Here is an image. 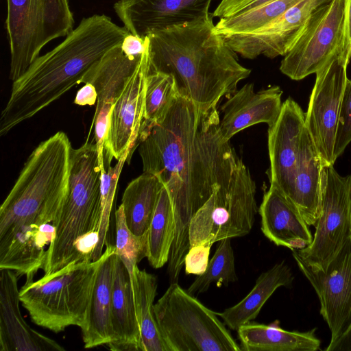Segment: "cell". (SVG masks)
Returning <instances> with one entry per match:
<instances>
[{
  "mask_svg": "<svg viewBox=\"0 0 351 351\" xmlns=\"http://www.w3.org/2000/svg\"><path fill=\"white\" fill-rule=\"evenodd\" d=\"M99 263L100 258L71 263L36 281L25 282L19 290L20 300L32 322L55 333L70 326L81 328Z\"/></svg>",
  "mask_w": 351,
  "mask_h": 351,
  "instance_id": "obj_6",
  "label": "cell"
},
{
  "mask_svg": "<svg viewBox=\"0 0 351 351\" xmlns=\"http://www.w3.org/2000/svg\"><path fill=\"white\" fill-rule=\"evenodd\" d=\"M147 40L146 37L143 39L131 33H129L123 39L121 48L125 55L130 57L141 56L147 49Z\"/></svg>",
  "mask_w": 351,
  "mask_h": 351,
  "instance_id": "obj_40",
  "label": "cell"
},
{
  "mask_svg": "<svg viewBox=\"0 0 351 351\" xmlns=\"http://www.w3.org/2000/svg\"><path fill=\"white\" fill-rule=\"evenodd\" d=\"M131 279L141 331V351H171L160 332L154 313V302L158 287L156 277L136 265L133 269Z\"/></svg>",
  "mask_w": 351,
  "mask_h": 351,
  "instance_id": "obj_29",
  "label": "cell"
},
{
  "mask_svg": "<svg viewBox=\"0 0 351 351\" xmlns=\"http://www.w3.org/2000/svg\"><path fill=\"white\" fill-rule=\"evenodd\" d=\"M5 29L10 51V79L27 70L41 49L66 36L74 19L69 0H6Z\"/></svg>",
  "mask_w": 351,
  "mask_h": 351,
  "instance_id": "obj_8",
  "label": "cell"
},
{
  "mask_svg": "<svg viewBox=\"0 0 351 351\" xmlns=\"http://www.w3.org/2000/svg\"><path fill=\"white\" fill-rule=\"evenodd\" d=\"M178 95L173 77L171 75L152 70L149 64L145 80L144 113L141 132L161 121Z\"/></svg>",
  "mask_w": 351,
  "mask_h": 351,
  "instance_id": "obj_31",
  "label": "cell"
},
{
  "mask_svg": "<svg viewBox=\"0 0 351 351\" xmlns=\"http://www.w3.org/2000/svg\"><path fill=\"white\" fill-rule=\"evenodd\" d=\"M138 146L143 172L156 176L171 198L175 235L167 274L176 282L191 247L192 219L230 180L239 156L222 136L217 108L203 111L179 94L161 121L141 132Z\"/></svg>",
  "mask_w": 351,
  "mask_h": 351,
  "instance_id": "obj_1",
  "label": "cell"
},
{
  "mask_svg": "<svg viewBox=\"0 0 351 351\" xmlns=\"http://www.w3.org/2000/svg\"><path fill=\"white\" fill-rule=\"evenodd\" d=\"M282 95L278 86L255 92L252 83L234 92L221 108L220 130L223 139L230 141L240 131L258 123L272 125L282 109Z\"/></svg>",
  "mask_w": 351,
  "mask_h": 351,
  "instance_id": "obj_20",
  "label": "cell"
},
{
  "mask_svg": "<svg viewBox=\"0 0 351 351\" xmlns=\"http://www.w3.org/2000/svg\"><path fill=\"white\" fill-rule=\"evenodd\" d=\"M261 230L275 245L291 250L308 246L313 240L308 225L295 205L270 185L259 208Z\"/></svg>",
  "mask_w": 351,
  "mask_h": 351,
  "instance_id": "obj_22",
  "label": "cell"
},
{
  "mask_svg": "<svg viewBox=\"0 0 351 351\" xmlns=\"http://www.w3.org/2000/svg\"><path fill=\"white\" fill-rule=\"evenodd\" d=\"M174 235L172 204L163 185L147 234V258L152 267L159 269L168 262Z\"/></svg>",
  "mask_w": 351,
  "mask_h": 351,
  "instance_id": "obj_30",
  "label": "cell"
},
{
  "mask_svg": "<svg viewBox=\"0 0 351 351\" xmlns=\"http://www.w3.org/2000/svg\"><path fill=\"white\" fill-rule=\"evenodd\" d=\"M129 33L106 15L84 18L62 43L39 56L12 82L0 116V135L7 134L82 83L88 71L110 50L121 45Z\"/></svg>",
  "mask_w": 351,
  "mask_h": 351,
  "instance_id": "obj_3",
  "label": "cell"
},
{
  "mask_svg": "<svg viewBox=\"0 0 351 351\" xmlns=\"http://www.w3.org/2000/svg\"><path fill=\"white\" fill-rule=\"evenodd\" d=\"M300 0H274L236 16L219 19L215 30L223 37L249 34L273 21Z\"/></svg>",
  "mask_w": 351,
  "mask_h": 351,
  "instance_id": "obj_32",
  "label": "cell"
},
{
  "mask_svg": "<svg viewBox=\"0 0 351 351\" xmlns=\"http://www.w3.org/2000/svg\"><path fill=\"white\" fill-rule=\"evenodd\" d=\"M293 256L319 298L320 314L335 341L351 324V239L343 245L327 269H313L295 250Z\"/></svg>",
  "mask_w": 351,
  "mask_h": 351,
  "instance_id": "obj_13",
  "label": "cell"
},
{
  "mask_svg": "<svg viewBox=\"0 0 351 351\" xmlns=\"http://www.w3.org/2000/svg\"><path fill=\"white\" fill-rule=\"evenodd\" d=\"M324 165L304 127L289 200L308 226H315L320 215Z\"/></svg>",
  "mask_w": 351,
  "mask_h": 351,
  "instance_id": "obj_25",
  "label": "cell"
},
{
  "mask_svg": "<svg viewBox=\"0 0 351 351\" xmlns=\"http://www.w3.org/2000/svg\"><path fill=\"white\" fill-rule=\"evenodd\" d=\"M305 127V113L288 97L282 105L276 122L268 127L270 185L289 199L293 191L301 137Z\"/></svg>",
  "mask_w": 351,
  "mask_h": 351,
  "instance_id": "obj_18",
  "label": "cell"
},
{
  "mask_svg": "<svg viewBox=\"0 0 351 351\" xmlns=\"http://www.w3.org/2000/svg\"><path fill=\"white\" fill-rule=\"evenodd\" d=\"M213 16L151 32L149 68L171 75L178 94L208 111L237 90L251 70L215 30Z\"/></svg>",
  "mask_w": 351,
  "mask_h": 351,
  "instance_id": "obj_2",
  "label": "cell"
},
{
  "mask_svg": "<svg viewBox=\"0 0 351 351\" xmlns=\"http://www.w3.org/2000/svg\"><path fill=\"white\" fill-rule=\"evenodd\" d=\"M348 63L333 56L316 73L305 128L324 167L334 165V145L339 111L348 80Z\"/></svg>",
  "mask_w": 351,
  "mask_h": 351,
  "instance_id": "obj_12",
  "label": "cell"
},
{
  "mask_svg": "<svg viewBox=\"0 0 351 351\" xmlns=\"http://www.w3.org/2000/svg\"><path fill=\"white\" fill-rule=\"evenodd\" d=\"M330 0H300L267 25L249 34L223 37L240 56L254 59L284 56L305 28L312 14Z\"/></svg>",
  "mask_w": 351,
  "mask_h": 351,
  "instance_id": "obj_15",
  "label": "cell"
},
{
  "mask_svg": "<svg viewBox=\"0 0 351 351\" xmlns=\"http://www.w3.org/2000/svg\"><path fill=\"white\" fill-rule=\"evenodd\" d=\"M231 239L219 241L217 248L209 261L206 271L190 285L187 291L195 295L208 291L212 283L218 287H227L230 282L237 281L235 270L234 254Z\"/></svg>",
  "mask_w": 351,
  "mask_h": 351,
  "instance_id": "obj_33",
  "label": "cell"
},
{
  "mask_svg": "<svg viewBox=\"0 0 351 351\" xmlns=\"http://www.w3.org/2000/svg\"><path fill=\"white\" fill-rule=\"evenodd\" d=\"M149 64L147 40V49L135 71L111 109L103 149L104 163H111L112 158L119 160L124 156H128L126 162H130L132 153L138 145Z\"/></svg>",
  "mask_w": 351,
  "mask_h": 351,
  "instance_id": "obj_14",
  "label": "cell"
},
{
  "mask_svg": "<svg viewBox=\"0 0 351 351\" xmlns=\"http://www.w3.org/2000/svg\"><path fill=\"white\" fill-rule=\"evenodd\" d=\"M311 243L294 250L313 269L325 271L351 239V175L341 176L334 165L324 171L320 215Z\"/></svg>",
  "mask_w": 351,
  "mask_h": 351,
  "instance_id": "obj_10",
  "label": "cell"
},
{
  "mask_svg": "<svg viewBox=\"0 0 351 351\" xmlns=\"http://www.w3.org/2000/svg\"><path fill=\"white\" fill-rule=\"evenodd\" d=\"M293 278L291 269L284 261L276 263L258 276L253 289L243 300L217 315L230 329L238 330L256 318L278 288L291 286Z\"/></svg>",
  "mask_w": 351,
  "mask_h": 351,
  "instance_id": "obj_27",
  "label": "cell"
},
{
  "mask_svg": "<svg viewBox=\"0 0 351 351\" xmlns=\"http://www.w3.org/2000/svg\"><path fill=\"white\" fill-rule=\"evenodd\" d=\"M338 56L349 64L351 58V0H344L343 29Z\"/></svg>",
  "mask_w": 351,
  "mask_h": 351,
  "instance_id": "obj_39",
  "label": "cell"
},
{
  "mask_svg": "<svg viewBox=\"0 0 351 351\" xmlns=\"http://www.w3.org/2000/svg\"><path fill=\"white\" fill-rule=\"evenodd\" d=\"M101 178L96 143L86 141L72 148L68 189L53 223L55 234L47 247L45 275L71 263L91 261L99 241Z\"/></svg>",
  "mask_w": 351,
  "mask_h": 351,
  "instance_id": "obj_4",
  "label": "cell"
},
{
  "mask_svg": "<svg viewBox=\"0 0 351 351\" xmlns=\"http://www.w3.org/2000/svg\"><path fill=\"white\" fill-rule=\"evenodd\" d=\"M213 0H118L114 10L130 33L145 38L152 32L208 16Z\"/></svg>",
  "mask_w": 351,
  "mask_h": 351,
  "instance_id": "obj_16",
  "label": "cell"
},
{
  "mask_svg": "<svg viewBox=\"0 0 351 351\" xmlns=\"http://www.w3.org/2000/svg\"><path fill=\"white\" fill-rule=\"evenodd\" d=\"M162 183L154 175L143 173L126 186L121 200L129 230L140 237H147Z\"/></svg>",
  "mask_w": 351,
  "mask_h": 351,
  "instance_id": "obj_28",
  "label": "cell"
},
{
  "mask_svg": "<svg viewBox=\"0 0 351 351\" xmlns=\"http://www.w3.org/2000/svg\"><path fill=\"white\" fill-rule=\"evenodd\" d=\"M128 156H124L113 167L110 164L104 165L101 170V217L99 228V241L91 256V261L100 258L104 247L108 245L110 214L113 206L118 180Z\"/></svg>",
  "mask_w": 351,
  "mask_h": 351,
  "instance_id": "obj_34",
  "label": "cell"
},
{
  "mask_svg": "<svg viewBox=\"0 0 351 351\" xmlns=\"http://www.w3.org/2000/svg\"><path fill=\"white\" fill-rule=\"evenodd\" d=\"M72 148L60 131L32 151L0 207V237L21 225L53 223L68 189Z\"/></svg>",
  "mask_w": 351,
  "mask_h": 351,
  "instance_id": "obj_5",
  "label": "cell"
},
{
  "mask_svg": "<svg viewBox=\"0 0 351 351\" xmlns=\"http://www.w3.org/2000/svg\"><path fill=\"white\" fill-rule=\"evenodd\" d=\"M326 351H351V324L333 343H329Z\"/></svg>",
  "mask_w": 351,
  "mask_h": 351,
  "instance_id": "obj_42",
  "label": "cell"
},
{
  "mask_svg": "<svg viewBox=\"0 0 351 351\" xmlns=\"http://www.w3.org/2000/svg\"><path fill=\"white\" fill-rule=\"evenodd\" d=\"M0 350H64L56 341L26 323L19 308L18 275L7 269H0Z\"/></svg>",
  "mask_w": 351,
  "mask_h": 351,
  "instance_id": "obj_19",
  "label": "cell"
},
{
  "mask_svg": "<svg viewBox=\"0 0 351 351\" xmlns=\"http://www.w3.org/2000/svg\"><path fill=\"white\" fill-rule=\"evenodd\" d=\"M55 234L52 223H28L0 237V269L25 276L31 282L39 269H44L47 248Z\"/></svg>",
  "mask_w": 351,
  "mask_h": 351,
  "instance_id": "obj_21",
  "label": "cell"
},
{
  "mask_svg": "<svg viewBox=\"0 0 351 351\" xmlns=\"http://www.w3.org/2000/svg\"><path fill=\"white\" fill-rule=\"evenodd\" d=\"M97 100V94L95 87L89 84H84L77 93L74 104L79 106H93Z\"/></svg>",
  "mask_w": 351,
  "mask_h": 351,
  "instance_id": "obj_41",
  "label": "cell"
},
{
  "mask_svg": "<svg viewBox=\"0 0 351 351\" xmlns=\"http://www.w3.org/2000/svg\"><path fill=\"white\" fill-rule=\"evenodd\" d=\"M114 245L108 243L100 258L82 330L85 348L112 341L110 313L115 263Z\"/></svg>",
  "mask_w": 351,
  "mask_h": 351,
  "instance_id": "obj_23",
  "label": "cell"
},
{
  "mask_svg": "<svg viewBox=\"0 0 351 351\" xmlns=\"http://www.w3.org/2000/svg\"><path fill=\"white\" fill-rule=\"evenodd\" d=\"M344 0H330L311 16L303 32L284 56L280 71L293 80L315 73L338 55L343 22Z\"/></svg>",
  "mask_w": 351,
  "mask_h": 351,
  "instance_id": "obj_11",
  "label": "cell"
},
{
  "mask_svg": "<svg viewBox=\"0 0 351 351\" xmlns=\"http://www.w3.org/2000/svg\"><path fill=\"white\" fill-rule=\"evenodd\" d=\"M115 254L127 267L131 276L135 266L147 256V237L135 236L128 228L121 204L115 212Z\"/></svg>",
  "mask_w": 351,
  "mask_h": 351,
  "instance_id": "obj_35",
  "label": "cell"
},
{
  "mask_svg": "<svg viewBox=\"0 0 351 351\" xmlns=\"http://www.w3.org/2000/svg\"><path fill=\"white\" fill-rule=\"evenodd\" d=\"M111 350H141V331L130 273L116 255L110 313Z\"/></svg>",
  "mask_w": 351,
  "mask_h": 351,
  "instance_id": "obj_24",
  "label": "cell"
},
{
  "mask_svg": "<svg viewBox=\"0 0 351 351\" xmlns=\"http://www.w3.org/2000/svg\"><path fill=\"white\" fill-rule=\"evenodd\" d=\"M211 245H197L191 247L184 258V270L187 275H202L209 262Z\"/></svg>",
  "mask_w": 351,
  "mask_h": 351,
  "instance_id": "obj_37",
  "label": "cell"
},
{
  "mask_svg": "<svg viewBox=\"0 0 351 351\" xmlns=\"http://www.w3.org/2000/svg\"><path fill=\"white\" fill-rule=\"evenodd\" d=\"M160 332L171 351H241L217 313L178 282L154 304Z\"/></svg>",
  "mask_w": 351,
  "mask_h": 351,
  "instance_id": "obj_7",
  "label": "cell"
},
{
  "mask_svg": "<svg viewBox=\"0 0 351 351\" xmlns=\"http://www.w3.org/2000/svg\"><path fill=\"white\" fill-rule=\"evenodd\" d=\"M315 331L286 330L277 321L269 325L249 322L237 330L241 350L245 351H316L320 341Z\"/></svg>",
  "mask_w": 351,
  "mask_h": 351,
  "instance_id": "obj_26",
  "label": "cell"
},
{
  "mask_svg": "<svg viewBox=\"0 0 351 351\" xmlns=\"http://www.w3.org/2000/svg\"><path fill=\"white\" fill-rule=\"evenodd\" d=\"M272 1L274 0H221L212 15L219 19L232 17Z\"/></svg>",
  "mask_w": 351,
  "mask_h": 351,
  "instance_id": "obj_38",
  "label": "cell"
},
{
  "mask_svg": "<svg viewBox=\"0 0 351 351\" xmlns=\"http://www.w3.org/2000/svg\"><path fill=\"white\" fill-rule=\"evenodd\" d=\"M256 186L238 158L230 180L218 186L198 210L189 228L191 247L241 237L252 230L258 212Z\"/></svg>",
  "mask_w": 351,
  "mask_h": 351,
  "instance_id": "obj_9",
  "label": "cell"
},
{
  "mask_svg": "<svg viewBox=\"0 0 351 351\" xmlns=\"http://www.w3.org/2000/svg\"><path fill=\"white\" fill-rule=\"evenodd\" d=\"M141 56H127L121 45L115 47L95 63L82 78V83L92 84L97 94L90 130L94 125V139L101 165H104L103 149L111 109L135 71Z\"/></svg>",
  "mask_w": 351,
  "mask_h": 351,
  "instance_id": "obj_17",
  "label": "cell"
},
{
  "mask_svg": "<svg viewBox=\"0 0 351 351\" xmlns=\"http://www.w3.org/2000/svg\"><path fill=\"white\" fill-rule=\"evenodd\" d=\"M351 142V80L348 79L341 101L337 127L334 156L337 160Z\"/></svg>",
  "mask_w": 351,
  "mask_h": 351,
  "instance_id": "obj_36",
  "label": "cell"
}]
</instances>
